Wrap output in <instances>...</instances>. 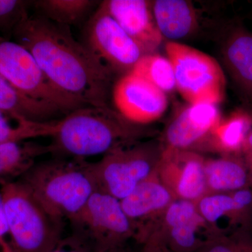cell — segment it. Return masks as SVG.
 Here are the masks:
<instances>
[{
	"mask_svg": "<svg viewBox=\"0 0 252 252\" xmlns=\"http://www.w3.org/2000/svg\"><path fill=\"white\" fill-rule=\"evenodd\" d=\"M14 33L58 90L87 106L107 105L111 69L76 40L70 28L39 14L28 16Z\"/></svg>",
	"mask_w": 252,
	"mask_h": 252,
	"instance_id": "1",
	"label": "cell"
},
{
	"mask_svg": "<svg viewBox=\"0 0 252 252\" xmlns=\"http://www.w3.org/2000/svg\"><path fill=\"white\" fill-rule=\"evenodd\" d=\"M147 133L108 106H86L57 120L52 153L84 160L138 142Z\"/></svg>",
	"mask_w": 252,
	"mask_h": 252,
	"instance_id": "2",
	"label": "cell"
},
{
	"mask_svg": "<svg viewBox=\"0 0 252 252\" xmlns=\"http://www.w3.org/2000/svg\"><path fill=\"white\" fill-rule=\"evenodd\" d=\"M54 216L70 220L98 190L93 163L81 159L36 162L21 180Z\"/></svg>",
	"mask_w": 252,
	"mask_h": 252,
	"instance_id": "3",
	"label": "cell"
},
{
	"mask_svg": "<svg viewBox=\"0 0 252 252\" xmlns=\"http://www.w3.org/2000/svg\"><path fill=\"white\" fill-rule=\"evenodd\" d=\"M14 252H49L62 239L63 220L51 215L21 182L1 187Z\"/></svg>",
	"mask_w": 252,
	"mask_h": 252,
	"instance_id": "4",
	"label": "cell"
},
{
	"mask_svg": "<svg viewBox=\"0 0 252 252\" xmlns=\"http://www.w3.org/2000/svg\"><path fill=\"white\" fill-rule=\"evenodd\" d=\"M0 75L28 98L54 109L60 115L64 117L86 106L55 88L26 48L1 35Z\"/></svg>",
	"mask_w": 252,
	"mask_h": 252,
	"instance_id": "5",
	"label": "cell"
},
{
	"mask_svg": "<svg viewBox=\"0 0 252 252\" xmlns=\"http://www.w3.org/2000/svg\"><path fill=\"white\" fill-rule=\"evenodd\" d=\"M162 148L152 142H134L109 152L93 168L101 191L122 200L141 182L157 173Z\"/></svg>",
	"mask_w": 252,
	"mask_h": 252,
	"instance_id": "6",
	"label": "cell"
},
{
	"mask_svg": "<svg viewBox=\"0 0 252 252\" xmlns=\"http://www.w3.org/2000/svg\"><path fill=\"white\" fill-rule=\"evenodd\" d=\"M165 49L173 67L176 89L189 104L217 105L223 100L225 78L216 60L177 41H168Z\"/></svg>",
	"mask_w": 252,
	"mask_h": 252,
	"instance_id": "7",
	"label": "cell"
},
{
	"mask_svg": "<svg viewBox=\"0 0 252 252\" xmlns=\"http://www.w3.org/2000/svg\"><path fill=\"white\" fill-rule=\"evenodd\" d=\"M79 237L89 241L93 252H102L125 246L136 232L126 215L121 200L97 190L77 216L70 220Z\"/></svg>",
	"mask_w": 252,
	"mask_h": 252,
	"instance_id": "8",
	"label": "cell"
},
{
	"mask_svg": "<svg viewBox=\"0 0 252 252\" xmlns=\"http://www.w3.org/2000/svg\"><path fill=\"white\" fill-rule=\"evenodd\" d=\"M86 46L110 69L130 72L144 56L140 46L109 14L104 1L85 30Z\"/></svg>",
	"mask_w": 252,
	"mask_h": 252,
	"instance_id": "9",
	"label": "cell"
},
{
	"mask_svg": "<svg viewBox=\"0 0 252 252\" xmlns=\"http://www.w3.org/2000/svg\"><path fill=\"white\" fill-rule=\"evenodd\" d=\"M113 99L118 112L139 126L158 120L168 107L165 93L132 72L124 74L117 81Z\"/></svg>",
	"mask_w": 252,
	"mask_h": 252,
	"instance_id": "10",
	"label": "cell"
},
{
	"mask_svg": "<svg viewBox=\"0 0 252 252\" xmlns=\"http://www.w3.org/2000/svg\"><path fill=\"white\" fill-rule=\"evenodd\" d=\"M205 161L193 151L162 149L157 177L176 198L197 203L208 193Z\"/></svg>",
	"mask_w": 252,
	"mask_h": 252,
	"instance_id": "11",
	"label": "cell"
},
{
	"mask_svg": "<svg viewBox=\"0 0 252 252\" xmlns=\"http://www.w3.org/2000/svg\"><path fill=\"white\" fill-rule=\"evenodd\" d=\"M220 120L217 104H189L169 123L164 132L162 149L192 151L206 142Z\"/></svg>",
	"mask_w": 252,
	"mask_h": 252,
	"instance_id": "12",
	"label": "cell"
},
{
	"mask_svg": "<svg viewBox=\"0 0 252 252\" xmlns=\"http://www.w3.org/2000/svg\"><path fill=\"white\" fill-rule=\"evenodd\" d=\"M175 199L156 173L141 182L130 195L121 200L126 215L135 228V240L143 243L157 219L161 217Z\"/></svg>",
	"mask_w": 252,
	"mask_h": 252,
	"instance_id": "13",
	"label": "cell"
},
{
	"mask_svg": "<svg viewBox=\"0 0 252 252\" xmlns=\"http://www.w3.org/2000/svg\"><path fill=\"white\" fill-rule=\"evenodd\" d=\"M109 14L140 46L144 55L154 54L163 37L154 18L152 1L145 0L104 1Z\"/></svg>",
	"mask_w": 252,
	"mask_h": 252,
	"instance_id": "14",
	"label": "cell"
},
{
	"mask_svg": "<svg viewBox=\"0 0 252 252\" xmlns=\"http://www.w3.org/2000/svg\"><path fill=\"white\" fill-rule=\"evenodd\" d=\"M156 23L163 38L176 41L191 35L198 26L196 10L187 0L152 1Z\"/></svg>",
	"mask_w": 252,
	"mask_h": 252,
	"instance_id": "15",
	"label": "cell"
},
{
	"mask_svg": "<svg viewBox=\"0 0 252 252\" xmlns=\"http://www.w3.org/2000/svg\"><path fill=\"white\" fill-rule=\"evenodd\" d=\"M51 153L50 144L30 140L0 144V185L18 182L35 165L37 158Z\"/></svg>",
	"mask_w": 252,
	"mask_h": 252,
	"instance_id": "16",
	"label": "cell"
},
{
	"mask_svg": "<svg viewBox=\"0 0 252 252\" xmlns=\"http://www.w3.org/2000/svg\"><path fill=\"white\" fill-rule=\"evenodd\" d=\"M225 65L243 90L252 94V33L235 30L223 48Z\"/></svg>",
	"mask_w": 252,
	"mask_h": 252,
	"instance_id": "17",
	"label": "cell"
},
{
	"mask_svg": "<svg viewBox=\"0 0 252 252\" xmlns=\"http://www.w3.org/2000/svg\"><path fill=\"white\" fill-rule=\"evenodd\" d=\"M204 167L208 193H233L248 185V169L234 158L205 160Z\"/></svg>",
	"mask_w": 252,
	"mask_h": 252,
	"instance_id": "18",
	"label": "cell"
},
{
	"mask_svg": "<svg viewBox=\"0 0 252 252\" xmlns=\"http://www.w3.org/2000/svg\"><path fill=\"white\" fill-rule=\"evenodd\" d=\"M252 126V118L248 113L238 110L225 120H220L207 139V147L225 154L243 151Z\"/></svg>",
	"mask_w": 252,
	"mask_h": 252,
	"instance_id": "19",
	"label": "cell"
},
{
	"mask_svg": "<svg viewBox=\"0 0 252 252\" xmlns=\"http://www.w3.org/2000/svg\"><path fill=\"white\" fill-rule=\"evenodd\" d=\"M0 109L15 113L33 122H54L53 119L60 115L54 109L28 98L1 75Z\"/></svg>",
	"mask_w": 252,
	"mask_h": 252,
	"instance_id": "20",
	"label": "cell"
},
{
	"mask_svg": "<svg viewBox=\"0 0 252 252\" xmlns=\"http://www.w3.org/2000/svg\"><path fill=\"white\" fill-rule=\"evenodd\" d=\"M56 121L33 122L15 113L0 109V144L37 137H51Z\"/></svg>",
	"mask_w": 252,
	"mask_h": 252,
	"instance_id": "21",
	"label": "cell"
},
{
	"mask_svg": "<svg viewBox=\"0 0 252 252\" xmlns=\"http://www.w3.org/2000/svg\"><path fill=\"white\" fill-rule=\"evenodd\" d=\"M152 230H157L160 233L172 252H198L210 238H204L200 235H215L202 217L169 229Z\"/></svg>",
	"mask_w": 252,
	"mask_h": 252,
	"instance_id": "22",
	"label": "cell"
},
{
	"mask_svg": "<svg viewBox=\"0 0 252 252\" xmlns=\"http://www.w3.org/2000/svg\"><path fill=\"white\" fill-rule=\"evenodd\" d=\"M41 16L52 22L68 26L86 17L97 1L91 0H40L33 1Z\"/></svg>",
	"mask_w": 252,
	"mask_h": 252,
	"instance_id": "23",
	"label": "cell"
},
{
	"mask_svg": "<svg viewBox=\"0 0 252 252\" xmlns=\"http://www.w3.org/2000/svg\"><path fill=\"white\" fill-rule=\"evenodd\" d=\"M130 72L144 78L166 94L176 89L175 73L171 62L167 58L157 53L144 55Z\"/></svg>",
	"mask_w": 252,
	"mask_h": 252,
	"instance_id": "24",
	"label": "cell"
},
{
	"mask_svg": "<svg viewBox=\"0 0 252 252\" xmlns=\"http://www.w3.org/2000/svg\"><path fill=\"white\" fill-rule=\"evenodd\" d=\"M199 213L215 234L220 222L245 211L235 203L231 193H207L196 203Z\"/></svg>",
	"mask_w": 252,
	"mask_h": 252,
	"instance_id": "25",
	"label": "cell"
},
{
	"mask_svg": "<svg viewBox=\"0 0 252 252\" xmlns=\"http://www.w3.org/2000/svg\"><path fill=\"white\" fill-rule=\"evenodd\" d=\"M28 1L0 0V31L15 28L27 16Z\"/></svg>",
	"mask_w": 252,
	"mask_h": 252,
	"instance_id": "26",
	"label": "cell"
},
{
	"mask_svg": "<svg viewBox=\"0 0 252 252\" xmlns=\"http://www.w3.org/2000/svg\"><path fill=\"white\" fill-rule=\"evenodd\" d=\"M198 252H252V246L227 238L223 234H215L207 240Z\"/></svg>",
	"mask_w": 252,
	"mask_h": 252,
	"instance_id": "27",
	"label": "cell"
},
{
	"mask_svg": "<svg viewBox=\"0 0 252 252\" xmlns=\"http://www.w3.org/2000/svg\"><path fill=\"white\" fill-rule=\"evenodd\" d=\"M49 252H93L85 240L79 235L62 238L53 250Z\"/></svg>",
	"mask_w": 252,
	"mask_h": 252,
	"instance_id": "28",
	"label": "cell"
},
{
	"mask_svg": "<svg viewBox=\"0 0 252 252\" xmlns=\"http://www.w3.org/2000/svg\"><path fill=\"white\" fill-rule=\"evenodd\" d=\"M141 252H172L167 246L165 240L157 230H152L143 243Z\"/></svg>",
	"mask_w": 252,
	"mask_h": 252,
	"instance_id": "29",
	"label": "cell"
},
{
	"mask_svg": "<svg viewBox=\"0 0 252 252\" xmlns=\"http://www.w3.org/2000/svg\"><path fill=\"white\" fill-rule=\"evenodd\" d=\"M0 252H14L0 194Z\"/></svg>",
	"mask_w": 252,
	"mask_h": 252,
	"instance_id": "30",
	"label": "cell"
},
{
	"mask_svg": "<svg viewBox=\"0 0 252 252\" xmlns=\"http://www.w3.org/2000/svg\"><path fill=\"white\" fill-rule=\"evenodd\" d=\"M231 193L235 203L243 210L252 204V192L247 189H240Z\"/></svg>",
	"mask_w": 252,
	"mask_h": 252,
	"instance_id": "31",
	"label": "cell"
},
{
	"mask_svg": "<svg viewBox=\"0 0 252 252\" xmlns=\"http://www.w3.org/2000/svg\"><path fill=\"white\" fill-rule=\"evenodd\" d=\"M243 151L245 152L247 163H248L249 169L252 175V126L251 130L249 132L248 137H247Z\"/></svg>",
	"mask_w": 252,
	"mask_h": 252,
	"instance_id": "32",
	"label": "cell"
},
{
	"mask_svg": "<svg viewBox=\"0 0 252 252\" xmlns=\"http://www.w3.org/2000/svg\"><path fill=\"white\" fill-rule=\"evenodd\" d=\"M102 252H128L126 250L125 246L121 247V248H118L115 249H112V250H106V251Z\"/></svg>",
	"mask_w": 252,
	"mask_h": 252,
	"instance_id": "33",
	"label": "cell"
}]
</instances>
